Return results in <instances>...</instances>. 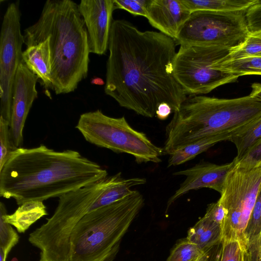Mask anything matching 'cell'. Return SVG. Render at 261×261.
Here are the masks:
<instances>
[{
    "label": "cell",
    "mask_w": 261,
    "mask_h": 261,
    "mask_svg": "<svg viewBox=\"0 0 261 261\" xmlns=\"http://www.w3.org/2000/svg\"><path fill=\"white\" fill-rule=\"evenodd\" d=\"M232 134H224L208 137L176 150L170 154L168 167L175 166L183 164L205 151L216 143L228 141Z\"/></svg>",
    "instance_id": "44dd1931"
},
{
    "label": "cell",
    "mask_w": 261,
    "mask_h": 261,
    "mask_svg": "<svg viewBox=\"0 0 261 261\" xmlns=\"http://www.w3.org/2000/svg\"><path fill=\"white\" fill-rule=\"evenodd\" d=\"M22 59L29 69L41 81L46 90H53L49 38L27 47L22 53Z\"/></svg>",
    "instance_id": "2e32d148"
},
{
    "label": "cell",
    "mask_w": 261,
    "mask_h": 261,
    "mask_svg": "<svg viewBox=\"0 0 261 261\" xmlns=\"http://www.w3.org/2000/svg\"><path fill=\"white\" fill-rule=\"evenodd\" d=\"M191 14L181 0H149L146 18L152 27L175 40Z\"/></svg>",
    "instance_id": "9a60e30c"
},
{
    "label": "cell",
    "mask_w": 261,
    "mask_h": 261,
    "mask_svg": "<svg viewBox=\"0 0 261 261\" xmlns=\"http://www.w3.org/2000/svg\"><path fill=\"white\" fill-rule=\"evenodd\" d=\"M112 176L60 196L58 206L46 222L30 234L29 242L40 250L39 261H69L72 232L109 184Z\"/></svg>",
    "instance_id": "8992f818"
},
{
    "label": "cell",
    "mask_w": 261,
    "mask_h": 261,
    "mask_svg": "<svg viewBox=\"0 0 261 261\" xmlns=\"http://www.w3.org/2000/svg\"><path fill=\"white\" fill-rule=\"evenodd\" d=\"M79 8L87 29L90 53L105 55L109 46L114 0H82Z\"/></svg>",
    "instance_id": "4fadbf2b"
},
{
    "label": "cell",
    "mask_w": 261,
    "mask_h": 261,
    "mask_svg": "<svg viewBox=\"0 0 261 261\" xmlns=\"http://www.w3.org/2000/svg\"><path fill=\"white\" fill-rule=\"evenodd\" d=\"M19 236L12 225L6 222L0 215V249L8 255L19 241Z\"/></svg>",
    "instance_id": "f1b7e54d"
},
{
    "label": "cell",
    "mask_w": 261,
    "mask_h": 261,
    "mask_svg": "<svg viewBox=\"0 0 261 261\" xmlns=\"http://www.w3.org/2000/svg\"><path fill=\"white\" fill-rule=\"evenodd\" d=\"M38 77L23 62L16 71L13 85V105L10 131L14 145L21 147L26 119L34 101L38 97L36 88Z\"/></svg>",
    "instance_id": "7c38bea8"
},
{
    "label": "cell",
    "mask_w": 261,
    "mask_h": 261,
    "mask_svg": "<svg viewBox=\"0 0 261 261\" xmlns=\"http://www.w3.org/2000/svg\"><path fill=\"white\" fill-rule=\"evenodd\" d=\"M261 236V187L244 231L246 247L250 261H257Z\"/></svg>",
    "instance_id": "7402d4cb"
},
{
    "label": "cell",
    "mask_w": 261,
    "mask_h": 261,
    "mask_svg": "<svg viewBox=\"0 0 261 261\" xmlns=\"http://www.w3.org/2000/svg\"><path fill=\"white\" fill-rule=\"evenodd\" d=\"M88 142L117 153L133 155L138 163L161 162L163 148L154 144L143 132L132 127L124 116L114 118L100 110L80 115L75 126Z\"/></svg>",
    "instance_id": "52a82bcc"
},
{
    "label": "cell",
    "mask_w": 261,
    "mask_h": 261,
    "mask_svg": "<svg viewBox=\"0 0 261 261\" xmlns=\"http://www.w3.org/2000/svg\"><path fill=\"white\" fill-rule=\"evenodd\" d=\"M260 117L261 100L250 95L233 99L191 95L166 127L164 154L208 137L242 132Z\"/></svg>",
    "instance_id": "277c9868"
},
{
    "label": "cell",
    "mask_w": 261,
    "mask_h": 261,
    "mask_svg": "<svg viewBox=\"0 0 261 261\" xmlns=\"http://www.w3.org/2000/svg\"><path fill=\"white\" fill-rule=\"evenodd\" d=\"M206 250H202L186 238L174 246L166 261H193L203 255Z\"/></svg>",
    "instance_id": "484cf974"
},
{
    "label": "cell",
    "mask_w": 261,
    "mask_h": 261,
    "mask_svg": "<svg viewBox=\"0 0 261 261\" xmlns=\"http://www.w3.org/2000/svg\"><path fill=\"white\" fill-rule=\"evenodd\" d=\"M27 47L49 38L53 90L74 91L88 75L90 50L87 29L79 4L47 0L38 20L23 32Z\"/></svg>",
    "instance_id": "3957f363"
},
{
    "label": "cell",
    "mask_w": 261,
    "mask_h": 261,
    "mask_svg": "<svg viewBox=\"0 0 261 261\" xmlns=\"http://www.w3.org/2000/svg\"><path fill=\"white\" fill-rule=\"evenodd\" d=\"M221 261V260H220Z\"/></svg>",
    "instance_id": "ab89813d"
},
{
    "label": "cell",
    "mask_w": 261,
    "mask_h": 261,
    "mask_svg": "<svg viewBox=\"0 0 261 261\" xmlns=\"http://www.w3.org/2000/svg\"><path fill=\"white\" fill-rule=\"evenodd\" d=\"M149 0H114V8L123 9L134 15L146 17Z\"/></svg>",
    "instance_id": "f546056e"
},
{
    "label": "cell",
    "mask_w": 261,
    "mask_h": 261,
    "mask_svg": "<svg viewBox=\"0 0 261 261\" xmlns=\"http://www.w3.org/2000/svg\"><path fill=\"white\" fill-rule=\"evenodd\" d=\"M0 215L5 221L16 228L19 233L25 232L38 220L47 215L43 201L30 200L23 202L12 214H7L4 203L0 202Z\"/></svg>",
    "instance_id": "e0dca14e"
},
{
    "label": "cell",
    "mask_w": 261,
    "mask_h": 261,
    "mask_svg": "<svg viewBox=\"0 0 261 261\" xmlns=\"http://www.w3.org/2000/svg\"><path fill=\"white\" fill-rule=\"evenodd\" d=\"M261 138V117L248 128L231 136L228 141L235 145L237 155L233 160L239 162Z\"/></svg>",
    "instance_id": "cb8c5ba5"
},
{
    "label": "cell",
    "mask_w": 261,
    "mask_h": 261,
    "mask_svg": "<svg viewBox=\"0 0 261 261\" xmlns=\"http://www.w3.org/2000/svg\"><path fill=\"white\" fill-rule=\"evenodd\" d=\"M17 148L12 140L9 123L0 117V170Z\"/></svg>",
    "instance_id": "4316f807"
},
{
    "label": "cell",
    "mask_w": 261,
    "mask_h": 261,
    "mask_svg": "<svg viewBox=\"0 0 261 261\" xmlns=\"http://www.w3.org/2000/svg\"><path fill=\"white\" fill-rule=\"evenodd\" d=\"M173 112L171 107L166 103H162L158 107L155 115L161 120L166 119L170 114Z\"/></svg>",
    "instance_id": "836d02e7"
},
{
    "label": "cell",
    "mask_w": 261,
    "mask_h": 261,
    "mask_svg": "<svg viewBox=\"0 0 261 261\" xmlns=\"http://www.w3.org/2000/svg\"><path fill=\"white\" fill-rule=\"evenodd\" d=\"M227 213L226 208L218 200L208 205L204 216L222 227Z\"/></svg>",
    "instance_id": "1f68e13d"
},
{
    "label": "cell",
    "mask_w": 261,
    "mask_h": 261,
    "mask_svg": "<svg viewBox=\"0 0 261 261\" xmlns=\"http://www.w3.org/2000/svg\"><path fill=\"white\" fill-rule=\"evenodd\" d=\"M19 2L7 7L3 17L0 36V117L10 125L13 85L19 64L23 61Z\"/></svg>",
    "instance_id": "8fae6325"
},
{
    "label": "cell",
    "mask_w": 261,
    "mask_h": 261,
    "mask_svg": "<svg viewBox=\"0 0 261 261\" xmlns=\"http://www.w3.org/2000/svg\"><path fill=\"white\" fill-rule=\"evenodd\" d=\"M176 45L160 32L141 31L126 20H113L105 93L146 117H153L162 103L177 111L187 96L174 74Z\"/></svg>",
    "instance_id": "6da1fadb"
},
{
    "label": "cell",
    "mask_w": 261,
    "mask_h": 261,
    "mask_svg": "<svg viewBox=\"0 0 261 261\" xmlns=\"http://www.w3.org/2000/svg\"><path fill=\"white\" fill-rule=\"evenodd\" d=\"M222 250V243L215 246L208 261H220Z\"/></svg>",
    "instance_id": "e575fe53"
},
{
    "label": "cell",
    "mask_w": 261,
    "mask_h": 261,
    "mask_svg": "<svg viewBox=\"0 0 261 261\" xmlns=\"http://www.w3.org/2000/svg\"><path fill=\"white\" fill-rule=\"evenodd\" d=\"M260 160L261 138L248 150L239 162H257Z\"/></svg>",
    "instance_id": "d6a6232c"
},
{
    "label": "cell",
    "mask_w": 261,
    "mask_h": 261,
    "mask_svg": "<svg viewBox=\"0 0 261 261\" xmlns=\"http://www.w3.org/2000/svg\"><path fill=\"white\" fill-rule=\"evenodd\" d=\"M143 204L142 195L132 190L122 199L87 213L72 232L69 261H113Z\"/></svg>",
    "instance_id": "5b68a950"
},
{
    "label": "cell",
    "mask_w": 261,
    "mask_h": 261,
    "mask_svg": "<svg viewBox=\"0 0 261 261\" xmlns=\"http://www.w3.org/2000/svg\"><path fill=\"white\" fill-rule=\"evenodd\" d=\"M259 0H181L192 13L197 11L246 12Z\"/></svg>",
    "instance_id": "ffe728a7"
},
{
    "label": "cell",
    "mask_w": 261,
    "mask_h": 261,
    "mask_svg": "<svg viewBox=\"0 0 261 261\" xmlns=\"http://www.w3.org/2000/svg\"><path fill=\"white\" fill-rule=\"evenodd\" d=\"M213 247L206 250V251L203 255L193 260V261H208L211 256Z\"/></svg>",
    "instance_id": "8d00e7d4"
},
{
    "label": "cell",
    "mask_w": 261,
    "mask_h": 261,
    "mask_svg": "<svg viewBox=\"0 0 261 261\" xmlns=\"http://www.w3.org/2000/svg\"><path fill=\"white\" fill-rule=\"evenodd\" d=\"M246 12H192L175 41L181 45H215L232 49L243 43L248 30Z\"/></svg>",
    "instance_id": "30bf717a"
},
{
    "label": "cell",
    "mask_w": 261,
    "mask_h": 261,
    "mask_svg": "<svg viewBox=\"0 0 261 261\" xmlns=\"http://www.w3.org/2000/svg\"><path fill=\"white\" fill-rule=\"evenodd\" d=\"M107 175L106 169L75 150L57 151L44 145L20 147L0 170V196L14 198L19 206L59 197Z\"/></svg>",
    "instance_id": "7a4b0ae2"
},
{
    "label": "cell",
    "mask_w": 261,
    "mask_h": 261,
    "mask_svg": "<svg viewBox=\"0 0 261 261\" xmlns=\"http://www.w3.org/2000/svg\"><path fill=\"white\" fill-rule=\"evenodd\" d=\"M233 161L218 200L227 213L222 226V242L237 240L246 246L244 231L261 187V160Z\"/></svg>",
    "instance_id": "ba28073f"
},
{
    "label": "cell",
    "mask_w": 261,
    "mask_h": 261,
    "mask_svg": "<svg viewBox=\"0 0 261 261\" xmlns=\"http://www.w3.org/2000/svg\"><path fill=\"white\" fill-rule=\"evenodd\" d=\"M250 96L261 100V83H255L251 85Z\"/></svg>",
    "instance_id": "d590c367"
},
{
    "label": "cell",
    "mask_w": 261,
    "mask_h": 261,
    "mask_svg": "<svg viewBox=\"0 0 261 261\" xmlns=\"http://www.w3.org/2000/svg\"><path fill=\"white\" fill-rule=\"evenodd\" d=\"M234 164L233 160L223 165L200 162L190 168L173 173L174 175H184L187 177L168 201L167 208L180 197L191 190L208 188L221 194L226 176Z\"/></svg>",
    "instance_id": "5bb4252c"
},
{
    "label": "cell",
    "mask_w": 261,
    "mask_h": 261,
    "mask_svg": "<svg viewBox=\"0 0 261 261\" xmlns=\"http://www.w3.org/2000/svg\"><path fill=\"white\" fill-rule=\"evenodd\" d=\"M245 17L249 32L261 31L260 1H258L246 11Z\"/></svg>",
    "instance_id": "4dcf8cb0"
},
{
    "label": "cell",
    "mask_w": 261,
    "mask_h": 261,
    "mask_svg": "<svg viewBox=\"0 0 261 261\" xmlns=\"http://www.w3.org/2000/svg\"><path fill=\"white\" fill-rule=\"evenodd\" d=\"M221 261H250L246 246L239 241L222 242Z\"/></svg>",
    "instance_id": "83f0119b"
},
{
    "label": "cell",
    "mask_w": 261,
    "mask_h": 261,
    "mask_svg": "<svg viewBox=\"0 0 261 261\" xmlns=\"http://www.w3.org/2000/svg\"><path fill=\"white\" fill-rule=\"evenodd\" d=\"M186 238L205 251L222 243V227L204 216L189 229Z\"/></svg>",
    "instance_id": "d6986e66"
},
{
    "label": "cell",
    "mask_w": 261,
    "mask_h": 261,
    "mask_svg": "<svg viewBox=\"0 0 261 261\" xmlns=\"http://www.w3.org/2000/svg\"><path fill=\"white\" fill-rule=\"evenodd\" d=\"M8 255L0 249V261H6Z\"/></svg>",
    "instance_id": "74e56055"
},
{
    "label": "cell",
    "mask_w": 261,
    "mask_h": 261,
    "mask_svg": "<svg viewBox=\"0 0 261 261\" xmlns=\"http://www.w3.org/2000/svg\"><path fill=\"white\" fill-rule=\"evenodd\" d=\"M230 49L219 46L181 45L174 62V76L187 95L206 94L239 76L216 67Z\"/></svg>",
    "instance_id": "9c48e42d"
},
{
    "label": "cell",
    "mask_w": 261,
    "mask_h": 261,
    "mask_svg": "<svg viewBox=\"0 0 261 261\" xmlns=\"http://www.w3.org/2000/svg\"><path fill=\"white\" fill-rule=\"evenodd\" d=\"M224 59L216 64V68L238 76L261 75V56H254L233 60Z\"/></svg>",
    "instance_id": "603a6c76"
},
{
    "label": "cell",
    "mask_w": 261,
    "mask_h": 261,
    "mask_svg": "<svg viewBox=\"0 0 261 261\" xmlns=\"http://www.w3.org/2000/svg\"><path fill=\"white\" fill-rule=\"evenodd\" d=\"M146 182V179L141 177L123 178L121 172L112 175L110 182L91 205L88 212L122 199L132 191V187Z\"/></svg>",
    "instance_id": "ac0fdd59"
},
{
    "label": "cell",
    "mask_w": 261,
    "mask_h": 261,
    "mask_svg": "<svg viewBox=\"0 0 261 261\" xmlns=\"http://www.w3.org/2000/svg\"><path fill=\"white\" fill-rule=\"evenodd\" d=\"M257 261H261V236H260V240H259V250H258V253Z\"/></svg>",
    "instance_id": "f35d334b"
},
{
    "label": "cell",
    "mask_w": 261,
    "mask_h": 261,
    "mask_svg": "<svg viewBox=\"0 0 261 261\" xmlns=\"http://www.w3.org/2000/svg\"><path fill=\"white\" fill-rule=\"evenodd\" d=\"M261 56V31L249 32L240 45L231 49L226 60Z\"/></svg>",
    "instance_id": "d4e9b609"
}]
</instances>
